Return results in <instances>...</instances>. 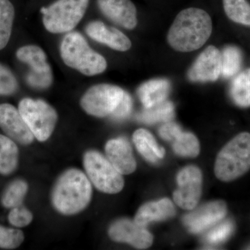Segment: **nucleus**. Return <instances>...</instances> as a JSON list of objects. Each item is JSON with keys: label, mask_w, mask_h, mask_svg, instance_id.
<instances>
[{"label": "nucleus", "mask_w": 250, "mask_h": 250, "mask_svg": "<svg viewBox=\"0 0 250 250\" xmlns=\"http://www.w3.org/2000/svg\"><path fill=\"white\" fill-rule=\"evenodd\" d=\"M90 39L120 52H126L131 47L129 38L116 28L106 25L102 21H92L85 27Z\"/></svg>", "instance_id": "dca6fc26"}, {"label": "nucleus", "mask_w": 250, "mask_h": 250, "mask_svg": "<svg viewBox=\"0 0 250 250\" xmlns=\"http://www.w3.org/2000/svg\"><path fill=\"white\" fill-rule=\"evenodd\" d=\"M106 157L122 174L133 173L136 169V161L131 145L124 138L109 140L105 146Z\"/></svg>", "instance_id": "f3484780"}, {"label": "nucleus", "mask_w": 250, "mask_h": 250, "mask_svg": "<svg viewBox=\"0 0 250 250\" xmlns=\"http://www.w3.org/2000/svg\"><path fill=\"white\" fill-rule=\"evenodd\" d=\"M125 92L121 87L107 83L93 85L81 98V106L90 116H111L121 103Z\"/></svg>", "instance_id": "6e6552de"}, {"label": "nucleus", "mask_w": 250, "mask_h": 250, "mask_svg": "<svg viewBox=\"0 0 250 250\" xmlns=\"http://www.w3.org/2000/svg\"><path fill=\"white\" fill-rule=\"evenodd\" d=\"M230 95L237 106L243 108L250 106V68L241 72L233 79Z\"/></svg>", "instance_id": "4be33fe9"}, {"label": "nucleus", "mask_w": 250, "mask_h": 250, "mask_svg": "<svg viewBox=\"0 0 250 250\" xmlns=\"http://www.w3.org/2000/svg\"><path fill=\"white\" fill-rule=\"evenodd\" d=\"M0 128L8 137L22 146L30 145L35 138L18 108L10 104H0Z\"/></svg>", "instance_id": "ddd939ff"}, {"label": "nucleus", "mask_w": 250, "mask_h": 250, "mask_svg": "<svg viewBox=\"0 0 250 250\" xmlns=\"http://www.w3.org/2000/svg\"><path fill=\"white\" fill-rule=\"evenodd\" d=\"M176 214L175 207L170 200L161 199L141 206L135 215V223L145 227L153 222L163 221Z\"/></svg>", "instance_id": "a211bd4d"}, {"label": "nucleus", "mask_w": 250, "mask_h": 250, "mask_svg": "<svg viewBox=\"0 0 250 250\" xmlns=\"http://www.w3.org/2000/svg\"><path fill=\"white\" fill-rule=\"evenodd\" d=\"M24 233L18 229L6 228L0 225V248L14 250L22 245Z\"/></svg>", "instance_id": "c756f323"}, {"label": "nucleus", "mask_w": 250, "mask_h": 250, "mask_svg": "<svg viewBox=\"0 0 250 250\" xmlns=\"http://www.w3.org/2000/svg\"><path fill=\"white\" fill-rule=\"evenodd\" d=\"M221 54V75L225 78L234 76L241 70L243 60L241 51L236 46H228Z\"/></svg>", "instance_id": "cd10ccee"}, {"label": "nucleus", "mask_w": 250, "mask_h": 250, "mask_svg": "<svg viewBox=\"0 0 250 250\" xmlns=\"http://www.w3.org/2000/svg\"><path fill=\"white\" fill-rule=\"evenodd\" d=\"M60 54L67 66L92 77L106 70L107 62L101 54L93 50L85 38L77 31L68 32L60 45Z\"/></svg>", "instance_id": "7ed1b4c3"}, {"label": "nucleus", "mask_w": 250, "mask_h": 250, "mask_svg": "<svg viewBox=\"0 0 250 250\" xmlns=\"http://www.w3.org/2000/svg\"><path fill=\"white\" fill-rule=\"evenodd\" d=\"M211 33L212 21L208 13L198 8H188L177 15L167 40L175 50L192 52L205 45Z\"/></svg>", "instance_id": "f257e3e1"}, {"label": "nucleus", "mask_w": 250, "mask_h": 250, "mask_svg": "<svg viewBox=\"0 0 250 250\" xmlns=\"http://www.w3.org/2000/svg\"><path fill=\"white\" fill-rule=\"evenodd\" d=\"M181 131H182V129L178 125L170 121L161 126L159 133L163 139L172 142L176 135L178 134Z\"/></svg>", "instance_id": "72a5a7b5"}, {"label": "nucleus", "mask_w": 250, "mask_h": 250, "mask_svg": "<svg viewBox=\"0 0 250 250\" xmlns=\"http://www.w3.org/2000/svg\"><path fill=\"white\" fill-rule=\"evenodd\" d=\"M250 170V134L243 132L229 141L218 153L215 174L219 180L232 182Z\"/></svg>", "instance_id": "20e7f679"}, {"label": "nucleus", "mask_w": 250, "mask_h": 250, "mask_svg": "<svg viewBox=\"0 0 250 250\" xmlns=\"http://www.w3.org/2000/svg\"><path fill=\"white\" fill-rule=\"evenodd\" d=\"M18 88V81L14 73L0 62V96L13 95Z\"/></svg>", "instance_id": "7c9ffc66"}, {"label": "nucleus", "mask_w": 250, "mask_h": 250, "mask_svg": "<svg viewBox=\"0 0 250 250\" xmlns=\"http://www.w3.org/2000/svg\"><path fill=\"white\" fill-rule=\"evenodd\" d=\"M19 164V149L16 142L7 136L0 134V174L14 173Z\"/></svg>", "instance_id": "412c9836"}, {"label": "nucleus", "mask_w": 250, "mask_h": 250, "mask_svg": "<svg viewBox=\"0 0 250 250\" xmlns=\"http://www.w3.org/2000/svg\"><path fill=\"white\" fill-rule=\"evenodd\" d=\"M174 152L183 157L195 158L200 153V143L195 135L181 131L172 141Z\"/></svg>", "instance_id": "a878e982"}, {"label": "nucleus", "mask_w": 250, "mask_h": 250, "mask_svg": "<svg viewBox=\"0 0 250 250\" xmlns=\"http://www.w3.org/2000/svg\"><path fill=\"white\" fill-rule=\"evenodd\" d=\"M228 213V205L223 200L208 202L183 218V223L190 232L198 233L221 222Z\"/></svg>", "instance_id": "9b49d317"}, {"label": "nucleus", "mask_w": 250, "mask_h": 250, "mask_svg": "<svg viewBox=\"0 0 250 250\" xmlns=\"http://www.w3.org/2000/svg\"><path fill=\"white\" fill-rule=\"evenodd\" d=\"M16 54L20 62L31 67V71L27 76V82L31 86L45 89L52 85L53 72L43 49L37 45H25L20 47Z\"/></svg>", "instance_id": "1a4fd4ad"}, {"label": "nucleus", "mask_w": 250, "mask_h": 250, "mask_svg": "<svg viewBox=\"0 0 250 250\" xmlns=\"http://www.w3.org/2000/svg\"><path fill=\"white\" fill-rule=\"evenodd\" d=\"M18 110L38 141L45 142L50 138L58 121L57 112L50 104L25 98L20 102Z\"/></svg>", "instance_id": "0eeeda50"}, {"label": "nucleus", "mask_w": 250, "mask_h": 250, "mask_svg": "<svg viewBox=\"0 0 250 250\" xmlns=\"http://www.w3.org/2000/svg\"><path fill=\"white\" fill-rule=\"evenodd\" d=\"M222 72V54L215 46L207 47L197 57L188 73L193 82H210L218 80Z\"/></svg>", "instance_id": "4468645a"}, {"label": "nucleus", "mask_w": 250, "mask_h": 250, "mask_svg": "<svg viewBox=\"0 0 250 250\" xmlns=\"http://www.w3.org/2000/svg\"><path fill=\"white\" fill-rule=\"evenodd\" d=\"M91 182L82 171L70 168L62 172L52 189V205L62 215L77 214L84 210L91 200Z\"/></svg>", "instance_id": "f03ea898"}, {"label": "nucleus", "mask_w": 250, "mask_h": 250, "mask_svg": "<svg viewBox=\"0 0 250 250\" xmlns=\"http://www.w3.org/2000/svg\"><path fill=\"white\" fill-rule=\"evenodd\" d=\"M102 14L111 22L133 29L137 25V10L131 0H97Z\"/></svg>", "instance_id": "2eb2a0df"}, {"label": "nucleus", "mask_w": 250, "mask_h": 250, "mask_svg": "<svg viewBox=\"0 0 250 250\" xmlns=\"http://www.w3.org/2000/svg\"><path fill=\"white\" fill-rule=\"evenodd\" d=\"M170 83L165 79H156L143 83L137 90L145 108H150L166 101L170 93Z\"/></svg>", "instance_id": "6ab92c4d"}, {"label": "nucleus", "mask_w": 250, "mask_h": 250, "mask_svg": "<svg viewBox=\"0 0 250 250\" xmlns=\"http://www.w3.org/2000/svg\"><path fill=\"white\" fill-rule=\"evenodd\" d=\"M174 116L173 104L164 101L150 108H145L137 115L138 121L147 125H152L159 122L167 123L172 121Z\"/></svg>", "instance_id": "5701e85b"}, {"label": "nucleus", "mask_w": 250, "mask_h": 250, "mask_svg": "<svg viewBox=\"0 0 250 250\" xmlns=\"http://www.w3.org/2000/svg\"><path fill=\"white\" fill-rule=\"evenodd\" d=\"M177 182V189L173 193L174 202L184 209H193L202 195L201 170L197 166H188L179 171Z\"/></svg>", "instance_id": "9d476101"}, {"label": "nucleus", "mask_w": 250, "mask_h": 250, "mask_svg": "<svg viewBox=\"0 0 250 250\" xmlns=\"http://www.w3.org/2000/svg\"><path fill=\"white\" fill-rule=\"evenodd\" d=\"M28 184L23 179H18L11 182L6 188L1 197V203L6 208H12L22 205L28 192Z\"/></svg>", "instance_id": "b1692460"}, {"label": "nucleus", "mask_w": 250, "mask_h": 250, "mask_svg": "<svg viewBox=\"0 0 250 250\" xmlns=\"http://www.w3.org/2000/svg\"><path fill=\"white\" fill-rule=\"evenodd\" d=\"M136 149L146 160L155 164L165 156V149L159 147L154 136L147 130H136L133 135Z\"/></svg>", "instance_id": "aec40b11"}, {"label": "nucleus", "mask_w": 250, "mask_h": 250, "mask_svg": "<svg viewBox=\"0 0 250 250\" xmlns=\"http://www.w3.org/2000/svg\"><path fill=\"white\" fill-rule=\"evenodd\" d=\"M15 18L14 5L9 0H0V50L9 43Z\"/></svg>", "instance_id": "393cba45"}, {"label": "nucleus", "mask_w": 250, "mask_h": 250, "mask_svg": "<svg viewBox=\"0 0 250 250\" xmlns=\"http://www.w3.org/2000/svg\"><path fill=\"white\" fill-rule=\"evenodd\" d=\"M9 223L18 228L27 227L32 222L33 214L24 206L20 205L11 208L8 216Z\"/></svg>", "instance_id": "2f4dec72"}, {"label": "nucleus", "mask_w": 250, "mask_h": 250, "mask_svg": "<svg viewBox=\"0 0 250 250\" xmlns=\"http://www.w3.org/2000/svg\"><path fill=\"white\" fill-rule=\"evenodd\" d=\"M131 109H132V100L129 94L125 92L124 96L121 103L110 116L116 121H121L129 116L131 113Z\"/></svg>", "instance_id": "473e14b6"}, {"label": "nucleus", "mask_w": 250, "mask_h": 250, "mask_svg": "<svg viewBox=\"0 0 250 250\" xmlns=\"http://www.w3.org/2000/svg\"><path fill=\"white\" fill-rule=\"evenodd\" d=\"M89 0H57L41 9L46 30L52 34L70 32L83 18Z\"/></svg>", "instance_id": "39448f33"}, {"label": "nucleus", "mask_w": 250, "mask_h": 250, "mask_svg": "<svg viewBox=\"0 0 250 250\" xmlns=\"http://www.w3.org/2000/svg\"><path fill=\"white\" fill-rule=\"evenodd\" d=\"M227 16L233 22L250 27V4L247 0H223Z\"/></svg>", "instance_id": "bb28decb"}, {"label": "nucleus", "mask_w": 250, "mask_h": 250, "mask_svg": "<svg viewBox=\"0 0 250 250\" xmlns=\"http://www.w3.org/2000/svg\"><path fill=\"white\" fill-rule=\"evenodd\" d=\"M112 241L126 243L137 249H147L152 246L153 236L145 227L135 223L134 220L121 218L113 222L108 230Z\"/></svg>", "instance_id": "f8f14e48"}, {"label": "nucleus", "mask_w": 250, "mask_h": 250, "mask_svg": "<svg viewBox=\"0 0 250 250\" xmlns=\"http://www.w3.org/2000/svg\"><path fill=\"white\" fill-rule=\"evenodd\" d=\"M234 225L231 220L220 222L207 233L205 237V243L210 245H216L223 243L233 233Z\"/></svg>", "instance_id": "c85d7f7f"}, {"label": "nucleus", "mask_w": 250, "mask_h": 250, "mask_svg": "<svg viewBox=\"0 0 250 250\" xmlns=\"http://www.w3.org/2000/svg\"><path fill=\"white\" fill-rule=\"evenodd\" d=\"M83 162L87 177L98 190L108 194L118 193L123 190L125 185L123 174L107 157L91 149L85 153Z\"/></svg>", "instance_id": "423d86ee"}]
</instances>
